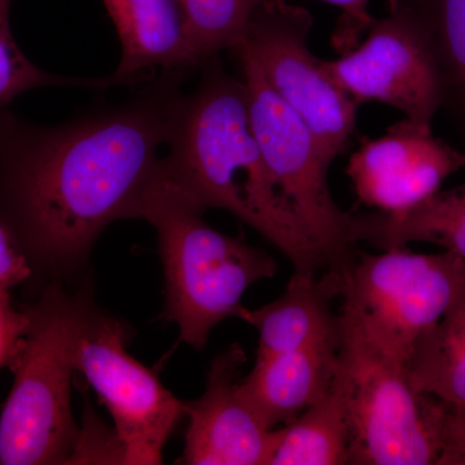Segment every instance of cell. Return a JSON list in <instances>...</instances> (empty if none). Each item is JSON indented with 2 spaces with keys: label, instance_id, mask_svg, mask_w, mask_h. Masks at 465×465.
<instances>
[{
  "label": "cell",
  "instance_id": "obj_1",
  "mask_svg": "<svg viewBox=\"0 0 465 465\" xmlns=\"http://www.w3.org/2000/svg\"><path fill=\"white\" fill-rule=\"evenodd\" d=\"M192 72H157L118 105L56 125L0 113V220L30 264L82 274L103 232L154 183Z\"/></svg>",
  "mask_w": 465,
  "mask_h": 465
},
{
  "label": "cell",
  "instance_id": "obj_2",
  "mask_svg": "<svg viewBox=\"0 0 465 465\" xmlns=\"http://www.w3.org/2000/svg\"><path fill=\"white\" fill-rule=\"evenodd\" d=\"M183 94L162 155L161 174L202 210L226 211L260 232L295 272L330 271L266 167L250 122L243 79L226 72L219 54L201 66Z\"/></svg>",
  "mask_w": 465,
  "mask_h": 465
},
{
  "label": "cell",
  "instance_id": "obj_3",
  "mask_svg": "<svg viewBox=\"0 0 465 465\" xmlns=\"http://www.w3.org/2000/svg\"><path fill=\"white\" fill-rule=\"evenodd\" d=\"M203 213L159 167L134 215L158 232L163 317L179 327L180 341L198 351L206 347L217 324L241 317L242 298L252 284L277 274V262L266 251L216 231Z\"/></svg>",
  "mask_w": 465,
  "mask_h": 465
},
{
  "label": "cell",
  "instance_id": "obj_4",
  "mask_svg": "<svg viewBox=\"0 0 465 465\" xmlns=\"http://www.w3.org/2000/svg\"><path fill=\"white\" fill-rule=\"evenodd\" d=\"M96 304L90 283L76 292L52 282L27 308L30 329L9 369L14 385L0 414V465L72 461L79 433L72 411L75 345Z\"/></svg>",
  "mask_w": 465,
  "mask_h": 465
},
{
  "label": "cell",
  "instance_id": "obj_5",
  "mask_svg": "<svg viewBox=\"0 0 465 465\" xmlns=\"http://www.w3.org/2000/svg\"><path fill=\"white\" fill-rule=\"evenodd\" d=\"M341 280V322L406 365L418 341L464 292L465 265L449 251H360Z\"/></svg>",
  "mask_w": 465,
  "mask_h": 465
},
{
  "label": "cell",
  "instance_id": "obj_6",
  "mask_svg": "<svg viewBox=\"0 0 465 465\" xmlns=\"http://www.w3.org/2000/svg\"><path fill=\"white\" fill-rule=\"evenodd\" d=\"M250 122L266 167L281 195L311 240L322 251L330 271L342 272L356 259L358 217L336 204L330 192L331 164L324 159L307 124L269 85L259 66L241 50Z\"/></svg>",
  "mask_w": 465,
  "mask_h": 465
},
{
  "label": "cell",
  "instance_id": "obj_7",
  "mask_svg": "<svg viewBox=\"0 0 465 465\" xmlns=\"http://www.w3.org/2000/svg\"><path fill=\"white\" fill-rule=\"evenodd\" d=\"M341 360L348 376L349 464L439 463L440 402L414 390L405 363L342 322Z\"/></svg>",
  "mask_w": 465,
  "mask_h": 465
},
{
  "label": "cell",
  "instance_id": "obj_8",
  "mask_svg": "<svg viewBox=\"0 0 465 465\" xmlns=\"http://www.w3.org/2000/svg\"><path fill=\"white\" fill-rule=\"evenodd\" d=\"M131 332L94 305L75 345V370L84 374L114 421L124 464L153 465L183 418V401L149 367L127 351Z\"/></svg>",
  "mask_w": 465,
  "mask_h": 465
},
{
  "label": "cell",
  "instance_id": "obj_9",
  "mask_svg": "<svg viewBox=\"0 0 465 465\" xmlns=\"http://www.w3.org/2000/svg\"><path fill=\"white\" fill-rule=\"evenodd\" d=\"M313 20L307 9L268 2L251 17L231 50H241L266 82L307 124L330 164L356 131L358 105L324 72L307 41Z\"/></svg>",
  "mask_w": 465,
  "mask_h": 465
},
{
  "label": "cell",
  "instance_id": "obj_10",
  "mask_svg": "<svg viewBox=\"0 0 465 465\" xmlns=\"http://www.w3.org/2000/svg\"><path fill=\"white\" fill-rule=\"evenodd\" d=\"M321 65L357 105L381 101L424 125H432L442 109L439 69L427 36L397 0H388L387 16L375 18L354 50Z\"/></svg>",
  "mask_w": 465,
  "mask_h": 465
},
{
  "label": "cell",
  "instance_id": "obj_11",
  "mask_svg": "<svg viewBox=\"0 0 465 465\" xmlns=\"http://www.w3.org/2000/svg\"><path fill=\"white\" fill-rule=\"evenodd\" d=\"M465 166V152L434 136L432 125L397 122L378 139L361 140L347 173L358 202L388 215L411 210Z\"/></svg>",
  "mask_w": 465,
  "mask_h": 465
},
{
  "label": "cell",
  "instance_id": "obj_12",
  "mask_svg": "<svg viewBox=\"0 0 465 465\" xmlns=\"http://www.w3.org/2000/svg\"><path fill=\"white\" fill-rule=\"evenodd\" d=\"M246 362L244 349L232 342L208 367L200 399L183 401L189 424L180 464L271 465L277 428L271 430L241 391Z\"/></svg>",
  "mask_w": 465,
  "mask_h": 465
},
{
  "label": "cell",
  "instance_id": "obj_13",
  "mask_svg": "<svg viewBox=\"0 0 465 465\" xmlns=\"http://www.w3.org/2000/svg\"><path fill=\"white\" fill-rule=\"evenodd\" d=\"M121 42L115 85H134L157 72L201 67L177 0H103Z\"/></svg>",
  "mask_w": 465,
  "mask_h": 465
},
{
  "label": "cell",
  "instance_id": "obj_14",
  "mask_svg": "<svg viewBox=\"0 0 465 465\" xmlns=\"http://www.w3.org/2000/svg\"><path fill=\"white\" fill-rule=\"evenodd\" d=\"M341 331L278 354L255 361L241 381L243 396L271 430L292 420L317 402L331 387L341 360Z\"/></svg>",
  "mask_w": 465,
  "mask_h": 465
},
{
  "label": "cell",
  "instance_id": "obj_15",
  "mask_svg": "<svg viewBox=\"0 0 465 465\" xmlns=\"http://www.w3.org/2000/svg\"><path fill=\"white\" fill-rule=\"evenodd\" d=\"M341 273L295 272L280 299L256 311L244 308L241 320L259 332L256 361L287 353L341 331L332 302L341 296Z\"/></svg>",
  "mask_w": 465,
  "mask_h": 465
},
{
  "label": "cell",
  "instance_id": "obj_16",
  "mask_svg": "<svg viewBox=\"0 0 465 465\" xmlns=\"http://www.w3.org/2000/svg\"><path fill=\"white\" fill-rule=\"evenodd\" d=\"M348 376L341 360L330 390L277 428L271 465H344L351 460Z\"/></svg>",
  "mask_w": 465,
  "mask_h": 465
},
{
  "label": "cell",
  "instance_id": "obj_17",
  "mask_svg": "<svg viewBox=\"0 0 465 465\" xmlns=\"http://www.w3.org/2000/svg\"><path fill=\"white\" fill-rule=\"evenodd\" d=\"M357 216L360 242L382 251L425 242L454 253L465 265V183L399 215L374 211Z\"/></svg>",
  "mask_w": 465,
  "mask_h": 465
},
{
  "label": "cell",
  "instance_id": "obj_18",
  "mask_svg": "<svg viewBox=\"0 0 465 465\" xmlns=\"http://www.w3.org/2000/svg\"><path fill=\"white\" fill-rule=\"evenodd\" d=\"M406 370L419 393L465 407V290L415 345Z\"/></svg>",
  "mask_w": 465,
  "mask_h": 465
},
{
  "label": "cell",
  "instance_id": "obj_19",
  "mask_svg": "<svg viewBox=\"0 0 465 465\" xmlns=\"http://www.w3.org/2000/svg\"><path fill=\"white\" fill-rule=\"evenodd\" d=\"M421 27L439 69L442 109L465 152V0H397Z\"/></svg>",
  "mask_w": 465,
  "mask_h": 465
},
{
  "label": "cell",
  "instance_id": "obj_20",
  "mask_svg": "<svg viewBox=\"0 0 465 465\" xmlns=\"http://www.w3.org/2000/svg\"><path fill=\"white\" fill-rule=\"evenodd\" d=\"M189 42L201 66L231 50L251 17L268 0H177Z\"/></svg>",
  "mask_w": 465,
  "mask_h": 465
},
{
  "label": "cell",
  "instance_id": "obj_21",
  "mask_svg": "<svg viewBox=\"0 0 465 465\" xmlns=\"http://www.w3.org/2000/svg\"><path fill=\"white\" fill-rule=\"evenodd\" d=\"M14 0H0V113L8 110L12 101L39 88L72 87L104 91L115 87L108 78H79L52 74L33 61L18 47L11 29V7Z\"/></svg>",
  "mask_w": 465,
  "mask_h": 465
},
{
  "label": "cell",
  "instance_id": "obj_22",
  "mask_svg": "<svg viewBox=\"0 0 465 465\" xmlns=\"http://www.w3.org/2000/svg\"><path fill=\"white\" fill-rule=\"evenodd\" d=\"M268 2H284V0H268ZM341 9V17L331 36L333 50L339 54L354 50L375 18L369 14V0H323Z\"/></svg>",
  "mask_w": 465,
  "mask_h": 465
},
{
  "label": "cell",
  "instance_id": "obj_23",
  "mask_svg": "<svg viewBox=\"0 0 465 465\" xmlns=\"http://www.w3.org/2000/svg\"><path fill=\"white\" fill-rule=\"evenodd\" d=\"M30 329V314L12 302L9 289L0 287V370L11 366Z\"/></svg>",
  "mask_w": 465,
  "mask_h": 465
},
{
  "label": "cell",
  "instance_id": "obj_24",
  "mask_svg": "<svg viewBox=\"0 0 465 465\" xmlns=\"http://www.w3.org/2000/svg\"><path fill=\"white\" fill-rule=\"evenodd\" d=\"M437 465H465V407L440 402V458Z\"/></svg>",
  "mask_w": 465,
  "mask_h": 465
},
{
  "label": "cell",
  "instance_id": "obj_25",
  "mask_svg": "<svg viewBox=\"0 0 465 465\" xmlns=\"http://www.w3.org/2000/svg\"><path fill=\"white\" fill-rule=\"evenodd\" d=\"M32 275L33 266L29 259L0 220V287L11 290L26 282Z\"/></svg>",
  "mask_w": 465,
  "mask_h": 465
}]
</instances>
